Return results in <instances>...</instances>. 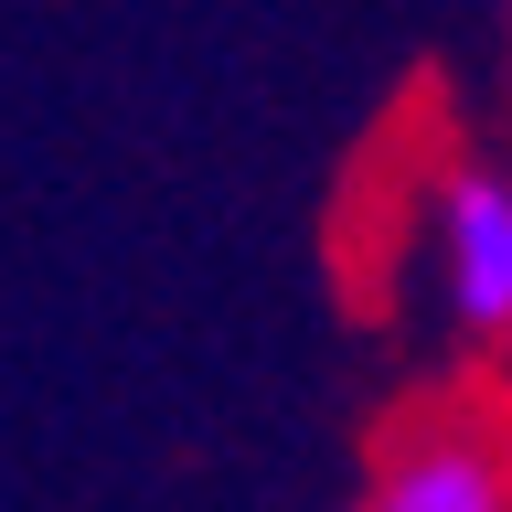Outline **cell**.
Wrapping results in <instances>:
<instances>
[{"label": "cell", "instance_id": "1", "mask_svg": "<svg viewBox=\"0 0 512 512\" xmlns=\"http://www.w3.org/2000/svg\"><path fill=\"white\" fill-rule=\"evenodd\" d=\"M427 288H438V320L459 342L502 352L512 342V171H438L427 192Z\"/></svg>", "mask_w": 512, "mask_h": 512}, {"label": "cell", "instance_id": "2", "mask_svg": "<svg viewBox=\"0 0 512 512\" xmlns=\"http://www.w3.org/2000/svg\"><path fill=\"white\" fill-rule=\"evenodd\" d=\"M384 512H502L512 502V448L480 427V416H427L384 448L374 470Z\"/></svg>", "mask_w": 512, "mask_h": 512}]
</instances>
